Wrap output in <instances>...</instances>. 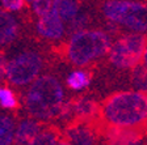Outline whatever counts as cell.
Listing matches in <instances>:
<instances>
[{"instance_id":"obj_1","label":"cell","mask_w":147,"mask_h":145,"mask_svg":"<svg viewBox=\"0 0 147 145\" xmlns=\"http://www.w3.org/2000/svg\"><path fill=\"white\" fill-rule=\"evenodd\" d=\"M107 130L142 131L147 126V93L123 90L105 98L98 114Z\"/></svg>"},{"instance_id":"obj_2","label":"cell","mask_w":147,"mask_h":145,"mask_svg":"<svg viewBox=\"0 0 147 145\" xmlns=\"http://www.w3.org/2000/svg\"><path fill=\"white\" fill-rule=\"evenodd\" d=\"M66 103L63 85L53 75L40 76L29 85L24 94L26 112L41 122L59 118Z\"/></svg>"},{"instance_id":"obj_3","label":"cell","mask_w":147,"mask_h":145,"mask_svg":"<svg viewBox=\"0 0 147 145\" xmlns=\"http://www.w3.org/2000/svg\"><path fill=\"white\" fill-rule=\"evenodd\" d=\"M113 38L107 30L83 29L70 37L64 54L71 64L86 67L107 56L113 45Z\"/></svg>"},{"instance_id":"obj_4","label":"cell","mask_w":147,"mask_h":145,"mask_svg":"<svg viewBox=\"0 0 147 145\" xmlns=\"http://www.w3.org/2000/svg\"><path fill=\"white\" fill-rule=\"evenodd\" d=\"M102 15L127 31L147 34V3L141 0H107Z\"/></svg>"},{"instance_id":"obj_5","label":"cell","mask_w":147,"mask_h":145,"mask_svg":"<svg viewBox=\"0 0 147 145\" xmlns=\"http://www.w3.org/2000/svg\"><path fill=\"white\" fill-rule=\"evenodd\" d=\"M147 47V35L127 31L113 42L108 54L110 64L117 69H130L142 63Z\"/></svg>"},{"instance_id":"obj_6","label":"cell","mask_w":147,"mask_h":145,"mask_svg":"<svg viewBox=\"0 0 147 145\" xmlns=\"http://www.w3.org/2000/svg\"><path fill=\"white\" fill-rule=\"evenodd\" d=\"M45 67V60L40 52L26 50L13 55L7 61L5 79L17 88L30 85L38 79Z\"/></svg>"},{"instance_id":"obj_7","label":"cell","mask_w":147,"mask_h":145,"mask_svg":"<svg viewBox=\"0 0 147 145\" xmlns=\"http://www.w3.org/2000/svg\"><path fill=\"white\" fill-rule=\"evenodd\" d=\"M37 33L47 41H59L66 34V22L58 15L54 8H51L46 15L38 17L36 24Z\"/></svg>"},{"instance_id":"obj_8","label":"cell","mask_w":147,"mask_h":145,"mask_svg":"<svg viewBox=\"0 0 147 145\" xmlns=\"http://www.w3.org/2000/svg\"><path fill=\"white\" fill-rule=\"evenodd\" d=\"M20 35V22L13 12L0 8V46L13 43Z\"/></svg>"},{"instance_id":"obj_9","label":"cell","mask_w":147,"mask_h":145,"mask_svg":"<svg viewBox=\"0 0 147 145\" xmlns=\"http://www.w3.org/2000/svg\"><path fill=\"white\" fill-rule=\"evenodd\" d=\"M42 131V123L38 119L33 118V116L20 119L17 123V127H16L15 145H28L29 142L33 141Z\"/></svg>"},{"instance_id":"obj_10","label":"cell","mask_w":147,"mask_h":145,"mask_svg":"<svg viewBox=\"0 0 147 145\" xmlns=\"http://www.w3.org/2000/svg\"><path fill=\"white\" fill-rule=\"evenodd\" d=\"M66 140L74 145H96V137L93 128L87 120L71 124L66 130Z\"/></svg>"},{"instance_id":"obj_11","label":"cell","mask_w":147,"mask_h":145,"mask_svg":"<svg viewBox=\"0 0 147 145\" xmlns=\"http://www.w3.org/2000/svg\"><path fill=\"white\" fill-rule=\"evenodd\" d=\"M71 105H72L74 115L80 118L82 120L98 118L100 106H97V103L92 101L91 98H87V97L78 98L75 101H71Z\"/></svg>"},{"instance_id":"obj_12","label":"cell","mask_w":147,"mask_h":145,"mask_svg":"<svg viewBox=\"0 0 147 145\" xmlns=\"http://www.w3.org/2000/svg\"><path fill=\"white\" fill-rule=\"evenodd\" d=\"M15 116L11 114H0V145H15L16 139Z\"/></svg>"},{"instance_id":"obj_13","label":"cell","mask_w":147,"mask_h":145,"mask_svg":"<svg viewBox=\"0 0 147 145\" xmlns=\"http://www.w3.org/2000/svg\"><path fill=\"white\" fill-rule=\"evenodd\" d=\"M53 8L67 24L80 12V5L76 0H53Z\"/></svg>"},{"instance_id":"obj_14","label":"cell","mask_w":147,"mask_h":145,"mask_svg":"<svg viewBox=\"0 0 147 145\" xmlns=\"http://www.w3.org/2000/svg\"><path fill=\"white\" fill-rule=\"evenodd\" d=\"M89 82H91V75H89V72L83 69L72 71L66 79V84L68 88L76 92L86 89L89 85Z\"/></svg>"},{"instance_id":"obj_15","label":"cell","mask_w":147,"mask_h":145,"mask_svg":"<svg viewBox=\"0 0 147 145\" xmlns=\"http://www.w3.org/2000/svg\"><path fill=\"white\" fill-rule=\"evenodd\" d=\"M130 81H131L133 89L147 93V68L142 63L131 69Z\"/></svg>"},{"instance_id":"obj_16","label":"cell","mask_w":147,"mask_h":145,"mask_svg":"<svg viewBox=\"0 0 147 145\" xmlns=\"http://www.w3.org/2000/svg\"><path fill=\"white\" fill-rule=\"evenodd\" d=\"M18 106V100L15 92L8 86L0 85V107L5 110H13Z\"/></svg>"},{"instance_id":"obj_17","label":"cell","mask_w":147,"mask_h":145,"mask_svg":"<svg viewBox=\"0 0 147 145\" xmlns=\"http://www.w3.org/2000/svg\"><path fill=\"white\" fill-rule=\"evenodd\" d=\"M58 141V133L53 128H43L42 132L28 145H57Z\"/></svg>"},{"instance_id":"obj_18","label":"cell","mask_w":147,"mask_h":145,"mask_svg":"<svg viewBox=\"0 0 147 145\" xmlns=\"http://www.w3.org/2000/svg\"><path fill=\"white\" fill-rule=\"evenodd\" d=\"M89 24V17L86 12H79L78 16L74 20H71L68 22V31L70 33H75V31H79L83 30V29H87Z\"/></svg>"},{"instance_id":"obj_19","label":"cell","mask_w":147,"mask_h":145,"mask_svg":"<svg viewBox=\"0 0 147 145\" xmlns=\"http://www.w3.org/2000/svg\"><path fill=\"white\" fill-rule=\"evenodd\" d=\"M30 8L37 17H41L53 8V0H34L30 4Z\"/></svg>"},{"instance_id":"obj_20","label":"cell","mask_w":147,"mask_h":145,"mask_svg":"<svg viewBox=\"0 0 147 145\" xmlns=\"http://www.w3.org/2000/svg\"><path fill=\"white\" fill-rule=\"evenodd\" d=\"M4 9L9 12H20L24 8L25 0H0Z\"/></svg>"},{"instance_id":"obj_21","label":"cell","mask_w":147,"mask_h":145,"mask_svg":"<svg viewBox=\"0 0 147 145\" xmlns=\"http://www.w3.org/2000/svg\"><path fill=\"white\" fill-rule=\"evenodd\" d=\"M7 61H8V59H7L5 56H4V54L1 51H0V80L5 79V68H7Z\"/></svg>"},{"instance_id":"obj_22","label":"cell","mask_w":147,"mask_h":145,"mask_svg":"<svg viewBox=\"0 0 147 145\" xmlns=\"http://www.w3.org/2000/svg\"><path fill=\"white\" fill-rule=\"evenodd\" d=\"M142 64H143V65L147 68V47H146V51H144V54H143V59H142Z\"/></svg>"},{"instance_id":"obj_23","label":"cell","mask_w":147,"mask_h":145,"mask_svg":"<svg viewBox=\"0 0 147 145\" xmlns=\"http://www.w3.org/2000/svg\"><path fill=\"white\" fill-rule=\"evenodd\" d=\"M57 145H74V144H71L68 140H59V141L57 142Z\"/></svg>"},{"instance_id":"obj_24","label":"cell","mask_w":147,"mask_h":145,"mask_svg":"<svg viewBox=\"0 0 147 145\" xmlns=\"http://www.w3.org/2000/svg\"><path fill=\"white\" fill-rule=\"evenodd\" d=\"M33 1H34V0H25V3H28V4H29V5H30V4L33 3Z\"/></svg>"},{"instance_id":"obj_25","label":"cell","mask_w":147,"mask_h":145,"mask_svg":"<svg viewBox=\"0 0 147 145\" xmlns=\"http://www.w3.org/2000/svg\"><path fill=\"white\" fill-rule=\"evenodd\" d=\"M146 128H147V126H146Z\"/></svg>"}]
</instances>
